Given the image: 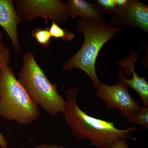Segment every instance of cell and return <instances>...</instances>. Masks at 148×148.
Instances as JSON below:
<instances>
[{
  "label": "cell",
  "instance_id": "obj_1",
  "mask_svg": "<svg viewBox=\"0 0 148 148\" xmlns=\"http://www.w3.org/2000/svg\"><path fill=\"white\" fill-rule=\"evenodd\" d=\"M77 87L66 93V106L63 112L72 135L78 140H89L92 145L99 148H111L121 139H131V132L136 127L119 129L114 123L91 116L79 107L77 101Z\"/></svg>",
  "mask_w": 148,
  "mask_h": 148
},
{
  "label": "cell",
  "instance_id": "obj_2",
  "mask_svg": "<svg viewBox=\"0 0 148 148\" xmlns=\"http://www.w3.org/2000/svg\"><path fill=\"white\" fill-rule=\"evenodd\" d=\"M122 30L121 27H110L103 22L79 18L76 32L84 35V42L80 49L64 64L63 70H82L92 80L94 87H98L101 83L95 71L98 54L105 44Z\"/></svg>",
  "mask_w": 148,
  "mask_h": 148
},
{
  "label": "cell",
  "instance_id": "obj_3",
  "mask_svg": "<svg viewBox=\"0 0 148 148\" xmlns=\"http://www.w3.org/2000/svg\"><path fill=\"white\" fill-rule=\"evenodd\" d=\"M23 65L18 80L33 102L51 115L63 113L66 101L57 90V86L48 78L36 61L34 54L28 51L22 56Z\"/></svg>",
  "mask_w": 148,
  "mask_h": 148
},
{
  "label": "cell",
  "instance_id": "obj_4",
  "mask_svg": "<svg viewBox=\"0 0 148 148\" xmlns=\"http://www.w3.org/2000/svg\"><path fill=\"white\" fill-rule=\"evenodd\" d=\"M39 108L30 98L11 68L0 70V116L28 125L39 117Z\"/></svg>",
  "mask_w": 148,
  "mask_h": 148
},
{
  "label": "cell",
  "instance_id": "obj_5",
  "mask_svg": "<svg viewBox=\"0 0 148 148\" xmlns=\"http://www.w3.org/2000/svg\"><path fill=\"white\" fill-rule=\"evenodd\" d=\"M16 10L23 22H31L36 18L42 17L48 20L64 24L69 19L66 3L59 0H17Z\"/></svg>",
  "mask_w": 148,
  "mask_h": 148
},
{
  "label": "cell",
  "instance_id": "obj_6",
  "mask_svg": "<svg viewBox=\"0 0 148 148\" xmlns=\"http://www.w3.org/2000/svg\"><path fill=\"white\" fill-rule=\"evenodd\" d=\"M95 94L106 104L107 110L116 109L120 112L121 116L128 121L141 108L129 93L127 86L119 82L114 86L101 83Z\"/></svg>",
  "mask_w": 148,
  "mask_h": 148
},
{
  "label": "cell",
  "instance_id": "obj_7",
  "mask_svg": "<svg viewBox=\"0 0 148 148\" xmlns=\"http://www.w3.org/2000/svg\"><path fill=\"white\" fill-rule=\"evenodd\" d=\"M139 54L135 51H132L127 58L119 61L117 64L121 66L128 77L132 75L130 79L126 78L121 70L118 71L119 82L127 87L131 88L140 96L144 106H148V83L145 77L138 76L134 70V64L137 61Z\"/></svg>",
  "mask_w": 148,
  "mask_h": 148
},
{
  "label": "cell",
  "instance_id": "obj_8",
  "mask_svg": "<svg viewBox=\"0 0 148 148\" xmlns=\"http://www.w3.org/2000/svg\"><path fill=\"white\" fill-rule=\"evenodd\" d=\"M114 22L117 24H127L137 27L147 33L148 7L136 0L128 1L127 6L115 13Z\"/></svg>",
  "mask_w": 148,
  "mask_h": 148
},
{
  "label": "cell",
  "instance_id": "obj_9",
  "mask_svg": "<svg viewBox=\"0 0 148 148\" xmlns=\"http://www.w3.org/2000/svg\"><path fill=\"white\" fill-rule=\"evenodd\" d=\"M12 0H0V25L7 33L16 52H21L17 32L18 24L22 22Z\"/></svg>",
  "mask_w": 148,
  "mask_h": 148
},
{
  "label": "cell",
  "instance_id": "obj_10",
  "mask_svg": "<svg viewBox=\"0 0 148 148\" xmlns=\"http://www.w3.org/2000/svg\"><path fill=\"white\" fill-rule=\"evenodd\" d=\"M66 5L69 16L73 18L80 16L83 19L103 22L102 12L85 0H69Z\"/></svg>",
  "mask_w": 148,
  "mask_h": 148
},
{
  "label": "cell",
  "instance_id": "obj_11",
  "mask_svg": "<svg viewBox=\"0 0 148 148\" xmlns=\"http://www.w3.org/2000/svg\"><path fill=\"white\" fill-rule=\"evenodd\" d=\"M49 31L51 38L56 39H60L66 41H71L75 37V34L66 28H61L54 21H52Z\"/></svg>",
  "mask_w": 148,
  "mask_h": 148
},
{
  "label": "cell",
  "instance_id": "obj_12",
  "mask_svg": "<svg viewBox=\"0 0 148 148\" xmlns=\"http://www.w3.org/2000/svg\"><path fill=\"white\" fill-rule=\"evenodd\" d=\"M32 36L40 45L43 47H49L51 42V37L49 31V28H37L31 32Z\"/></svg>",
  "mask_w": 148,
  "mask_h": 148
},
{
  "label": "cell",
  "instance_id": "obj_13",
  "mask_svg": "<svg viewBox=\"0 0 148 148\" xmlns=\"http://www.w3.org/2000/svg\"><path fill=\"white\" fill-rule=\"evenodd\" d=\"M130 123L138 125L143 129L148 128V106L141 107L140 110L131 119L128 121Z\"/></svg>",
  "mask_w": 148,
  "mask_h": 148
},
{
  "label": "cell",
  "instance_id": "obj_14",
  "mask_svg": "<svg viewBox=\"0 0 148 148\" xmlns=\"http://www.w3.org/2000/svg\"><path fill=\"white\" fill-rule=\"evenodd\" d=\"M11 58L10 50L5 45H0V70L8 66Z\"/></svg>",
  "mask_w": 148,
  "mask_h": 148
},
{
  "label": "cell",
  "instance_id": "obj_15",
  "mask_svg": "<svg viewBox=\"0 0 148 148\" xmlns=\"http://www.w3.org/2000/svg\"><path fill=\"white\" fill-rule=\"evenodd\" d=\"M96 2L106 11L115 13L118 10L114 0H98Z\"/></svg>",
  "mask_w": 148,
  "mask_h": 148
},
{
  "label": "cell",
  "instance_id": "obj_16",
  "mask_svg": "<svg viewBox=\"0 0 148 148\" xmlns=\"http://www.w3.org/2000/svg\"><path fill=\"white\" fill-rule=\"evenodd\" d=\"M126 140L125 139H121L115 143L111 148H129Z\"/></svg>",
  "mask_w": 148,
  "mask_h": 148
},
{
  "label": "cell",
  "instance_id": "obj_17",
  "mask_svg": "<svg viewBox=\"0 0 148 148\" xmlns=\"http://www.w3.org/2000/svg\"><path fill=\"white\" fill-rule=\"evenodd\" d=\"M34 148H66L64 146L56 144H40Z\"/></svg>",
  "mask_w": 148,
  "mask_h": 148
},
{
  "label": "cell",
  "instance_id": "obj_18",
  "mask_svg": "<svg viewBox=\"0 0 148 148\" xmlns=\"http://www.w3.org/2000/svg\"><path fill=\"white\" fill-rule=\"evenodd\" d=\"M118 10L123 9L127 6L128 1L127 0H114Z\"/></svg>",
  "mask_w": 148,
  "mask_h": 148
},
{
  "label": "cell",
  "instance_id": "obj_19",
  "mask_svg": "<svg viewBox=\"0 0 148 148\" xmlns=\"http://www.w3.org/2000/svg\"><path fill=\"white\" fill-rule=\"evenodd\" d=\"M8 143L4 137L0 132V147L1 148H8Z\"/></svg>",
  "mask_w": 148,
  "mask_h": 148
},
{
  "label": "cell",
  "instance_id": "obj_20",
  "mask_svg": "<svg viewBox=\"0 0 148 148\" xmlns=\"http://www.w3.org/2000/svg\"><path fill=\"white\" fill-rule=\"evenodd\" d=\"M3 35L1 33H0V45L2 44V39Z\"/></svg>",
  "mask_w": 148,
  "mask_h": 148
}]
</instances>
